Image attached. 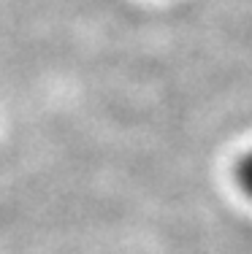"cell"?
I'll return each mask as SVG.
<instances>
[{"instance_id":"1","label":"cell","mask_w":252,"mask_h":254,"mask_svg":"<svg viewBox=\"0 0 252 254\" xmlns=\"http://www.w3.org/2000/svg\"><path fill=\"white\" fill-rule=\"evenodd\" d=\"M233 179H236V187L242 190V195H247L252 200V152L242 154L233 168Z\"/></svg>"}]
</instances>
